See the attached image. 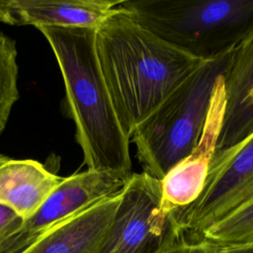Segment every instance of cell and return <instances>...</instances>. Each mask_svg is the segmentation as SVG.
Returning a JSON list of instances; mask_svg holds the SVG:
<instances>
[{
	"instance_id": "cell-1",
	"label": "cell",
	"mask_w": 253,
	"mask_h": 253,
	"mask_svg": "<svg viewBox=\"0 0 253 253\" xmlns=\"http://www.w3.org/2000/svg\"><path fill=\"white\" fill-rule=\"evenodd\" d=\"M95 50L116 116L129 138L206 61L145 29L120 2L95 30Z\"/></svg>"
},
{
	"instance_id": "cell-2",
	"label": "cell",
	"mask_w": 253,
	"mask_h": 253,
	"mask_svg": "<svg viewBox=\"0 0 253 253\" xmlns=\"http://www.w3.org/2000/svg\"><path fill=\"white\" fill-rule=\"evenodd\" d=\"M55 55L65 87L63 112L75 124L76 140L88 170L131 175L130 138L107 91L95 50V30L37 28Z\"/></svg>"
},
{
	"instance_id": "cell-3",
	"label": "cell",
	"mask_w": 253,
	"mask_h": 253,
	"mask_svg": "<svg viewBox=\"0 0 253 253\" xmlns=\"http://www.w3.org/2000/svg\"><path fill=\"white\" fill-rule=\"evenodd\" d=\"M141 26L207 60L231 51L253 29V0H123Z\"/></svg>"
},
{
	"instance_id": "cell-4",
	"label": "cell",
	"mask_w": 253,
	"mask_h": 253,
	"mask_svg": "<svg viewBox=\"0 0 253 253\" xmlns=\"http://www.w3.org/2000/svg\"><path fill=\"white\" fill-rule=\"evenodd\" d=\"M229 53L207 59L131 133L142 172L162 180L196 147Z\"/></svg>"
},
{
	"instance_id": "cell-5",
	"label": "cell",
	"mask_w": 253,
	"mask_h": 253,
	"mask_svg": "<svg viewBox=\"0 0 253 253\" xmlns=\"http://www.w3.org/2000/svg\"><path fill=\"white\" fill-rule=\"evenodd\" d=\"M180 232L173 212L162 207L161 180L132 173L96 253H156Z\"/></svg>"
},
{
	"instance_id": "cell-6",
	"label": "cell",
	"mask_w": 253,
	"mask_h": 253,
	"mask_svg": "<svg viewBox=\"0 0 253 253\" xmlns=\"http://www.w3.org/2000/svg\"><path fill=\"white\" fill-rule=\"evenodd\" d=\"M131 175L87 169L63 178L36 213L0 244V253L23 252L54 226L121 193Z\"/></svg>"
},
{
	"instance_id": "cell-7",
	"label": "cell",
	"mask_w": 253,
	"mask_h": 253,
	"mask_svg": "<svg viewBox=\"0 0 253 253\" xmlns=\"http://www.w3.org/2000/svg\"><path fill=\"white\" fill-rule=\"evenodd\" d=\"M222 75L214 87L208 117L196 147L161 180L162 207L167 212H175L192 205L205 187L223 118Z\"/></svg>"
},
{
	"instance_id": "cell-8",
	"label": "cell",
	"mask_w": 253,
	"mask_h": 253,
	"mask_svg": "<svg viewBox=\"0 0 253 253\" xmlns=\"http://www.w3.org/2000/svg\"><path fill=\"white\" fill-rule=\"evenodd\" d=\"M222 78L224 111L212 160L253 130V29L230 51Z\"/></svg>"
},
{
	"instance_id": "cell-9",
	"label": "cell",
	"mask_w": 253,
	"mask_h": 253,
	"mask_svg": "<svg viewBox=\"0 0 253 253\" xmlns=\"http://www.w3.org/2000/svg\"><path fill=\"white\" fill-rule=\"evenodd\" d=\"M114 0H0V22L10 26L96 30L117 8Z\"/></svg>"
},
{
	"instance_id": "cell-10",
	"label": "cell",
	"mask_w": 253,
	"mask_h": 253,
	"mask_svg": "<svg viewBox=\"0 0 253 253\" xmlns=\"http://www.w3.org/2000/svg\"><path fill=\"white\" fill-rule=\"evenodd\" d=\"M122 192L54 226L21 253H96L118 210Z\"/></svg>"
},
{
	"instance_id": "cell-11",
	"label": "cell",
	"mask_w": 253,
	"mask_h": 253,
	"mask_svg": "<svg viewBox=\"0 0 253 253\" xmlns=\"http://www.w3.org/2000/svg\"><path fill=\"white\" fill-rule=\"evenodd\" d=\"M63 178L32 159H11L0 164V205L24 220L42 206Z\"/></svg>"
},
{
	"instance_id": "cell-12",
	"label": "cell",
	"mask_w": 253,
	"mask_h": 253,
	"mask_svg": "<svg viewBox=\"0 0 253 253\" xmlns=\"http://www.w3.org/2000/svg\"><path fill=\"white\" fill-rule=\"evenodd\" d=\"M200 240L218 248L253 243V200L206 229Z\"/></svg>"
},
{
	"instance_id": "cell-13",
	"label": "cell",
	"mask_w": 253,
	"mask_h": 253,
	"mask_svg": "<svg viewBox=\"0 0 253 253\" xmlns=\"http://www.w3.org/2000/svg\"><path fill=\"white\" fill-rule=\"evenodd\" d=\"M16 42L0 33V135L19 99Z\"/></svg>"
},
{
	"instance_id": "cell-14",
	"label": "cell",
	"mask_w": 253,
	"mask_h": 253,
	"mask_svg": "<svg viewBox=\"0 0 253 253\" xmlns=\"http://www.w3.org/2000/svg\"><path fill=\"white\" fill-rule=\"evenodd\" d=\"M156 253H218V247L205 240H191L180 232Z\"/></svg>"
},
{
	"instance_id": "cell-15",
	"label": "cell",
	"mask_w": 253,
	"mask_h": 253,
	"mask_svg": "<svg viewBox=\"0 0 253 253\" xmlns=\"http://www.w3.org/2000/svg\"><path fill=\"white\" fill-rule=\"evenodd\" d=\"M24 219L11 209L0 205V244L17 231Z\"/></svg>"
},
{
	"instance_id": "cell-16",
	"label": "cell",
	"mask_w": 253,
	"mask_h": 253,
	"mask_svg": "<svg viewBox=\"0 0 253 253\" xmlns=\"http://www.w3.org/2000/svg\"><path fill=\"white\" fill-rule=\"evenodd\" d=\"M218 253H253V243L240 246L218 248Z\"/></svg>"
},
{
	"instance_id": "cell-17",
	"label": "cell",
	"mask_w": 253,
	"mask_h": 253,
	"mask_svg": "<svg viewBox=\"0 0 253 253\" xmlns=\"http://www.w3.org/2000/svg\"><path fill=\"white\" fill-rule=\"evenodd\" d=\"M8 159H9V157H7V156H5V155H3V154H0V164L4 163V162L7 161Z\"/></svg>"
}]
</instances>
